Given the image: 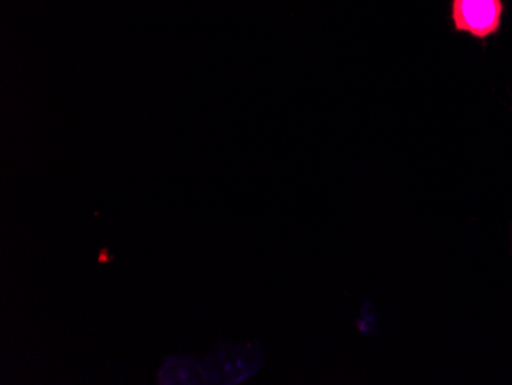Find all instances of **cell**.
<instances>
[{
	"instance_id": "obj_1",
	"label": "cell",
	"mask_w": 512,
	"mask_h": 385,
	"mask_svg": "<svg viewBox=\"0 0 512 385\" xmlns=\"http://www.w3.org/2000/svg\"><path fill=\"white\" fill-rule=\"evenodd\" d=\"M503 0H451L450 20L456 33L486 42L502 30Z\"/></svg>"
},
{
	"instance_id": "obj_3",
	"label": "cell",
	"mask_w": 512,
	"mask_h": 385,
	"mask_svg": "<svg viewBox=\"0 0 512 385\" xmlns=\"http://www.w3.org/2000/svg\"><path fill=\"white\" fill-rule=\"evenodd\" d=\"M161 385L211 384L203 362L191 356H168L157 373Z\"/></svg>"
},
{
	"instance_id": "obj_4",
	"label": "cell",
	"mask_w": 512,
	"mask_h": 385,
	"mask_svg": "<svg viewBox=\"0 0 512 385\" xmlns=\"http://www.w3.org/2000/svg\"><path fill=\"white\" fill-rule=\"evenodd\" d=\"M112 260H114V257H112L108 247H103L102 251H100L99 257H97L99 264H108L111 263Z\"/></svg>"
},
{
	"instance_id": "obj_2",
	"label": "cell",
	"mask_w": 512,
	"mask_h": 385,
	"mask_svg": "<svg viewBox=\"0 0 512 385\" xmlns=\"http://www.w3.org/2000/svg\"><path fill=\"white\" fill-rule=\"evenodd\" d=\"M256 358L253 350L220 344L203 364L211 384H237L256 369Z\"/></svg>"
}]
</instances>
